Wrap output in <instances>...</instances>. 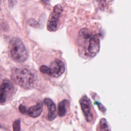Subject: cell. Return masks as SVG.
I'll return each instance as SVG.
<instances>
[{"mask_svg":"<svg viewBox=\"0 0 131 131\" xmlns=\"http://www.w3.org/2000/svg\"><path fill=\"white\" fill-rule=\"evenodd\" d=\"M44 103L47 106L48 110V120H53L56 117V106L54 102L50 98H45L43 100Z\"/></svg>","mask_w":131,"mask_h":131,"instance_id":"obj_8","label":"cell"},{"mask_svg":"<svg viewBox=\"0 0 131 131\" xmlns=\"http://www.w3.org/2000/svg\"><path fill=\"white\" fill-rule=\"evenodd\" d=\"M80 104L86 121L89 122L92 121L93 115L92 112L91 101L89 98L86 96H83L80 100Z\"/></svg>","mask_w":131,"mask_h":131,"instance_id":"obj_6","label":"cell"},{"mask_svg":"<svg viewBox=\"0 0 131 131\" xmlns=\"http://www.w3.org/2000/svg\"><path fill=\"white\" fill-rule=\"evenodd\" d=\"M0 3H1V2H0Z\"/></svg>","mask_w":131,"mask_h":131,"instance_id":"obj_16","label":"cell"},{"mask_svg":"<svg viewBox=\"0 0 131 131\" xmlns=\"http://www.w3.org/2000/svg\"><path fill=\"white\" fill-rule=\"evenodd\" d=\"M69 105V102L67 99H64L59 102L58 106V114L60 117H63L66 115Z\"/></svg>","mask_w":131,"mask_h":131,"instance_id":"obj_10","label":"cell"},{"mask_svg":"<svg viewBox=\"0 0 131 131\" xmlns=\"http://www.w3.org/2000/svg\"><path fill=\"white\" fill-rule=\"evenodd\" d=\"M78 43L79 51L84 57L93 58L99 51L100 40L98 37L86 28L80 30Z\"/></svg>","mask_w":131,"mask_h":131,"instance_id":"obj_1","label":"cell"},{"mask_svg":"<svg viewBox=\"0 0 131 131\" xmlns=\"http://www.w3.org/2000/svg\"><path fill=\"white\" fill-rule=\"evenodd\" d=\"M50 68V75L53 77H58L60 76L65 71V66L63 62L58 59H54L51 63Z\"/></svg>","mask_w":131,"mask_h":131,"instance_id":"obj_7","label":"cell"},{"mask_svg":"<svg viewBox=\"0 0 131 131\" xmlns=\"http://www.w3.org/2000/svg\"><path fill=\"white\" fill-rule=\"evenodd\" d=\"M14 90V85L9 80L5 79L3 81L0 85V104H3L7 101L12 96Z\"/></svg>","mask_w":131,"mask_h":131,"instance_id":"obj_5","label":"cell"},{"mask_svg":"<svg viewBox=\"0 0 131 131\" xmlns=\"http://www.w3.org/2000/svg\"><path fill=\"white\" fill-rule=\"evenodd\" d=\"M40 71L43 73L47 74L48 75H50V68L47 66L42 65L40 67Z\"/></svg>","mask_w":131,"mask_h":131,"instance_id":"obj_13","label":"cell"},{"mask_svg":"<svg viewBox=\"0 0 131 131\" xmlns=\"http://www.w3.org/2000/svg\"><path fill=\"white\" fill-rule=\"evenodd\" d=\"M62 11L63 8L60 4H58L54 7L47 23L48 30L50 32H54L57 30L59 27Z\"/></svg>","mask_w":131,"mask_h":131,"instance_id":"obj_4","label":"cell"},{"mask_svg":"<svg viewBox=\"0 0 131 131\" xmlns=\"http://www.w3.org/2000/svg\"><path fill=\"white\" fill-rule=\"evenodd\" d=\"M42 110V103L40 101H38L35 105L30 107L27 110V114L31 117L36 118L41 114Z\"/></svg>","mask_w":131,"mask_h":131,"instance_id":"obj_9","label":"cell"},{"mask_svg":"<svg viewBox=\"0 0 131 131\" xmlns=\"http://www.w3.org/2000/svg\"><path fill=\"white\" fill-rule=\"evenodd\" d=\"M18 110L19 111V112L23 114H27V109L26 108V107L23 105V104H20L19 107H18Z\"/></svg>","mask_w":131,"mask_h":131,"instance_id":"obj_15","label":"cell"},{"mask_svg":"<svg viewBox=\"0 0 131 131\" xmlns=\"http://www.w3.org/2000/svg\"><path fill=\"white\" fill-rule=\"evenodd\" d=\"M28 23L30 26H31L33 27H36L37 26V24H38L37 22L34 18H30L28 20Z\"/></svg>","mask_w":131,"mask_h":131,"instance_id":"obj_14","label":"cell"},{"mask_svg":"<svg viewBox=\"0 0 131 131\" xmlns=\"http://www.w3.org/2000/svg\"><path fill=\"white\" fill-rule=\"evenodd\" d=\"M97 131H111L108 123L105 118H102L97 127Z\"/></svg>","mask_w":131,"mask_h":131,"instance_id":"obj_11","label":"cell"},{"mask_svg":"<svg viewBox=\"0 0 131 131\" xmlns=\"http://www.w3.org/2000/svg\"><path fill=\"white\" fill-rule=\"evenodd\" d=\"M13 131H20V121L19 119L15 120L13 123Z\"/></svg>","mask_w":131,"mask_h":131,"instance_id":"obj_12","label":"cell"},{"mask_svg":"<svg viewBox=\"0 0 131 131\" xmlns=\"http://www.w3.org/2000/svg\"><path fill=\"white\" fill-rule=\"evenodd\" d=\"M11 78L17 85L24 89H30L34 83L35 77L31 70L25 68H15L12 71Z\"/></svg>","mask_w":131,"mask_h":131,"instance_id":"obj_2","label":"cell"},{"mask_svg":"<svg viewBox=\"0 0 131 131\" xmlns=\"http://www.w3.org/2000/svg\"><path fill=\"white\" fill-rule=\"evenodd\" d=\"M9 50L11 57L15 61L23 62L27 59L28 51L19 38L14 37L11 39L9 43Z\"/></svg>","mask_w":131,"mask_h":131,"instance_id":"obj_3","label":"cell"}]
</instances>
